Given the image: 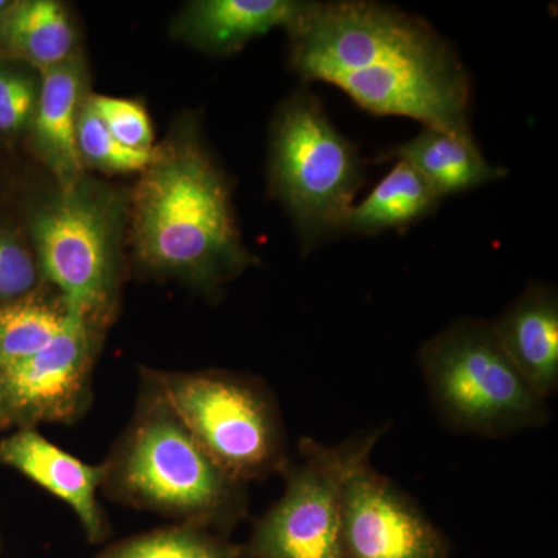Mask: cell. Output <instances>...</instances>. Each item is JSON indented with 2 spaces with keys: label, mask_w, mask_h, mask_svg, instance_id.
I'll list each match as a JSON object with an SVG mask.
<instances>
[{
  "label": "cell",
  "mask_w": 558,
  "mask_h": 558,
  "mask_svg": "<svg viewBox=\"0 0 558 558\" xmlns=\"http://www.w3.org/2000/svg\"><path fill=\"white\" fill-rule=\"evenodd\" d=\"M76 145L84 168L92 167L105 172H137L153 161L156 148L135 150L126 148L113 138L106 124L84 98L76 124Z\"/></svg>",
  "instance_id": "obj_20"
},
{
  "label": "cell",
  "mask_w": 558,
  "mask_h": 558,
  "mask_svg": "<svg viewBox=\"0 0 558 558\" xmlns=\"http://www.w3.org/2000/svg\"><path fill=\"white\" fill-rule=\"evenodd\" d=\"M244 546L227 535L191 523L168 526L132 535L110 543L95 558H241Z\"/></svg>",
  "instance_id": "obj_19"
},
{
  "label": "cell",
  "mask_w": 558,
  "mask_h": 558,
  "mask_svg": "<svg viewBox=\"0 0 558 558\" xmlns=\"http://www.w3.org/2000/svg\"><path fill=\"white\" fill-rule=\"evenodd\" d=\"M75 46L68 10L54 0L14 2L0 32V51L39 72L75 57Z\"/></svg>",
  "instance_id": "obj_16"
},
{
  "label": "cell",
  "mask_w": 558,
  "mask_h": 558,
  "mask_svg": "<svg viewBox=\"0 0 558 558\" xmlns=\"http://www.w3.org/2000/svg\"><path fill=\"white\" fill-rule=\"evenodd\" d=\"M43 282L36 256L16 234L0 229V304L31 295Z\"/></svg>",
  "instance_id": "obj_21"
},
{
  "label": "cell",
  "mask_w": 558,
  "mask_h": 558,
  "mask_svg": "<svg viewBox=\"0 0 558 558\" xmlns=\"http://www.w3.org/2000/svg\"><path fill=\"white\" fill-rule=\"evenodd\" d=\"M69 317L61 296L44 288L0 304V366L22 362L49 347Z\"/></svg>",
  "instance_id": "obj_18"
},
{
  "label": "cell",
  "mask_w": 558,
  "mask_h": 558,
  "mask_svg": "<svg viewBox=\"0 0 558 558\" xmlns=\"http://www.w3.org/2000/svg\"><path fill=\"white\" fill-rule=\"evenodd\" d=\"M140 377L233 478L248 484L288 465L284 421L263 380L223 369L140 368Z\"/></svg>",
  "instance_id": "obj_5"
},
{
  "label": "cell",
  "mask_w": 558,
  "mask_h": 558,
  "mask_svg": "<svg viewBox=\"0 0 558 558\" xmlns=\"http://www.w3.org/2000/svg\"><path fill=\"white\" fill-rule=\"evenodd\" d=\"M288 33L301 80L332 84L373 116L473 138L468 69L427 21L373 0H333L311 2Z\"/></svg>",
  "instance_id": "obj_1"
},
{
  "label": "cell",
  "mask_w": 558,
  "mask_h": 558,
  "mask_svg": "<svg viewBox=\"0 0 558 558\" xmlns=\"http://www.w3.org/2000/svg\"><path fill=\"white\" fill-rule=\"evenodd\" d=\"M391 159L413 168L442 199L506 175L501 167L488 163L475 140L432 128H424L416 137L384 154V160Z\"/></svg>",
  "instance_id": "obj_15"
},
{
  "label": "cell",
  "mask_w": 558,
  "mask_h": 558,
  "mask_svg": "<svg viewBox=\"0 0 558 558\" xmlns=\"http://www.w3.org/2000/svg\"><path fill=\"white\" fill-rule=\"evenodd\" d=\"M124 204L119 194L83 178L33 215L32 234L44 282L69 314L102 329L116 306Z\"/></svg>",
  "instance_id": "obj_7"
},
{
  "label": "cell",
  "mask_w": 558,
  "mask_h": 558,
  "mask_svg": "<svg viewBox=\"0 0 558 558\" xmlns=\"http://www.w3.org/2000/svg\"><path fill=\"white\" fill-rule=\"evenodd\" d=\"M40 73L38 102L32 120L33 145L61 186L84 178L76 145V124L84 101L86 70L78 54Z\"/></svg>",
  "instance_id": "obj_13"
},
{
  "label": "cell",
  "mask_w": 558,
  "mask_h": 558,
  "mask_svg": "<svg viewBox=\"0 0 558 558\" xmlns=\"http://www.w3.org/2000/svg\"><path fill=\"white\" fill-rule=\"evenodd\" d=\"M303 0H199L180 20V35L216 54L241 50L274 28H292L310 9Z\"/></svg>",
  "instance_id": "obj_14"
},
{
  "label": "cell",
  "mask_w": 558,
  "mask_h": 558,
  "mask_svg": "<svg viewBox=\"0 0 558 558\" xmlns=\"http://www.w3.org/2000/svg\"><path fill=\"white\" fill-rule=\"evenodd\" d=\"M101 329L70 314L49 347L0 366V432L75 424L92 405V377Z\"/></svg>",
  "instance_id": "obj_9"
},
{
  "label": "cell",
  "mask_w": 558,
  "mask_h": 558,
  "mask_svg": "<svg viewBox=\"0 0 558 558\" xmlns=\"http://www.w3.org/2000/svg\"><path fill=\"white\" fill-rule=\"evenodd\" d=\"M39 84L24 70L0 68V134L14 135L31 126Z\"/></svg>",
  "instance_id": "obj_23"
},
{
  "label": "cell",
  "mask_w": 558,
  "mask_h": 558,
  "mask_svg": "<svg viewBox=\"0 0 558 558\" xmlns=\"http://www.w3.org/2000/svg\"><path fill=\"white\" fill-rule=\"evenodd\" d=\"M89 102L121 145L135 150L154 149L153 128L142 105L105 95H89Z\"/></svg>",
  "instance_id": "obj_22"
},
{
  "label": "cell",
  "mask_w": 558,
  "mask_h": 558,
  "mask_svg": "<svg viewBox=\"0 0 558 558\" xmlns=\"http://www.w3.org/2000/svg\"><path fill=\"white\" fill-rule=\"evenodd\" d=\"M241 558H250V557L245 556V554H244V556H242Z\"/></svg>",
  "instance_id": "obj_25"
},
{
  "label": "cell",
  "mask_w": 558,
  "mask_h": 558,
  "mask_svg": "<svg viewBox=\"0 0 558 558\" xmlns=\"http://www.w3.org/2000/svg\"><path fill=\"white\" fill-rule=\"evenodd\" d=\"M388 425L355 433L337 444L301 438L295 457L282 470L284 492L253 524L244 543L250 558H344L341 546V499L355 470Z\"/></svg>",
  "instance_id": "obj_8"
},
{
  "label": "cell",
  "mask_w": 558,
  "mask_h": 558,
  "mask_svg": "<svg viewBox=\"0 0 558 558\" xmlns=\"http://www.w3.org/2000/svg\"><path fill=\"white\" fill-rule=\"evenodd\" d=\"M417 363L433 409L453 432L501 439L549 421L546 400L513 368L486 319L451 323L422 344Z\"/></svg>",
  "instance_id": "obj_4"
},
{
  "label": "cell",
  "mask_w": 558,
  "mask_h": 558,
  "mask_svg": "<svg viewBox=\"0 0 558 558\" xmlns=\"http://www.w3.org/2000/svg\"><path fill=\"white\" fill-rule=\"evenodd\" d=\"M341 546L344 558H451L442 531L371 462L344 484Z\"/></svg>",
  "instance_id": "obj_10"
},
{
  "label": "cell",
  "mask_w": 558,
  "mask_h": 558,
  "mask_svg": "<svg viewBox=\"0 0 558 558\" xmlns=\"http://www.w3.org/2000/svg\"><path fill=\"white\" fill-rule=\"evenodd\" d=\"M101 492L128 508L227 535L248 515L247 484L229 475L148 381L102 462Z\"/></svg>",
  "instance_id": "obj_3"
},
{
  "label": "cell",
  "mask_w": 558,
  "mask_h": 558,
  "mask_svg": "<svg viewBox=\"0 0 558 558\" xmlns=\"http://www.w3.org/2000/svg\"><path fill=\"white\" fill-rule=\"evenodd\" d=\"M506 357L532 391L548 400L558 389V293L542 282L526 290L490 323Z\"/></svg>",
  "instance_id": "obj_12"
},
{
  "label": "cell",
  "mask_w": 558,
  "mask_h": 558,
  "mask_svg": "<svg viewBox=\"0 0 558 558\" xmlns=\"http://www.w3.org/2000/svg\"><path fill=\"white\" fill-rule=\"evenodd\" d=\"M442 201L413 168L398 160L368 196L352 207L344 231L366 236L405 230L436 211Z\"/></svg>",
  "instance_id": "obj_17"
},
{
  "label": "cell",
  "mask_w": 558,
  "mask_h": 558,
  "mask_svg": "<svg viewBox=\"0 0 558 558\" xmlns=\"http://www.w3.org/2000/svg\"><path fill=\"white\" fill-rule=\"evenodd\" d=\"M13 5L14 2H10V0H0V32H2L3 24H5Z\"/></svg>",
  "instance_id": "obj_24"
},
{
  "label": "cell",
  "mask_w": 558,
  "mask_h": 558,
  "mask_svg": "<svg viewBox=\"0 0 558 558\" xmlns=\"http://www.w3.org/2000/svg\"><path fill=\"white\" fill-rule=\"evenodd\" d=\"M131 216L142 266L205 295L259 264L242 241L229 179L193 128L156 148Z\"/></svg>",
  "instance_id": "obj_2"
},
{
  "label": "cell",
  "mask_w": 558,
  "mask_h": 558,
  "mask_svg": "<svg viewBox=\"0 0 558 558\" xmlns=\"http://www.w3.org/2000/svg\"><path fill=\"white\" fill-rule=\"evenodd\" d=\"M0 465L16 470L68 505L92 545L110 537L109 520L98 501L101 464L81 461L47 439L38 428H20L0 439Z\"/></svg>",
  "instance_id": "obj_11"
},
{
  "label": "cell",
  "mask_w": 558,
  "mask_h": 558,
  "mask_svg": "<svg viewBox=\"0 0 558 558\" xmlns=\"http://www.w3.org/2000/svg\"><path fill=\"white\" fill-rule=\"evenodd\" d=\"M270 191L299 231L303 252L344 231L363 183V160L310 90L279 108L270 134Z\"/></svg>",
  "instance_id": "obj_6"
}]
</instances>
